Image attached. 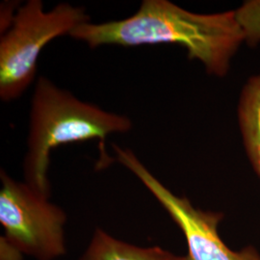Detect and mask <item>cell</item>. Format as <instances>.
<instances>
[{
	"label": "cell",
	"instance_id": "6da1fadb",
	"mask_svg": "<svg viewBox=\"0 0 260 260\" xmlns=\"http://www.w3.org/2000/svg\"><path fill=\"white\" fill-rule=\"evenodd\" d=\"M91 48L115 45L138 47L174 44L185 47L209 75H226L245 36L235 11L216 14L189 12L168 0H144L129 18L100 24L87 22L70 35Z\"/></svg>",
	"mask_w": 260,
	"mask_h": 260
},
{
	"label": "cell",
	"instance_id": "7a4b0ae2",
	"mask_svg": "<svg viewBox=\"0 0 260 260\" xmlns=\"http://www.w3.org/2000/svg\"><path fill=\"white\" fill-rule=\"evenodd\" d=\"M131 127L129 118L84 103L73 93L58 88L47 77L40 76L31 102L24 159L26 183L48 199L50 186L47 175L52 149L62 145L100 140L104 167L111 162L104 149L107 136L127 132Z\"/></svg>",
	"mask_w": 260,
	"mask_h": 260
},
{
	"label": "cell",
	"instance_id": "3957f363",
	"mask_svg": "<svg viewBox=\"0 0 260 260\" xmlns=\"http://www.w3.org/2000/svg\"><path fill=\"white\" fill-rule=\"evenodd\" d=\"M82 7L69 3L45 11L41 0L20 5L12 26L0 40V98L11 102L19 98L34 81L39 56L56 38L71 35L89 22Z\"/></svg>",
	"mask_w": 260,
	"mask_h": 260
},
{
	"label": "cell",
	"instance_id": "277c9868",
	"mask_svg": "<svg viewBox=\"0 0 260 260\" xmlns=\"http://www.w3.org/2000/svg\"><path fill=\"white\" fill-rule=\"evenodd\" d=\"M0 177V223L11 250L39 260H51L64 254V211L48 203L47 198L26 182L11 178L3 170Z\"/></svg>",
	"mask_w": 260,
	"mask_h": 260
},
{
	"label": "cell",
	"instance_id": "5b68a950",
	"mask_svg": "<svg viewBox=\"0 0 260 260\" xmlns=\"http://www.w3.org/2000/svg\"><path fill=\"white\" fill-rule=\"evenodd\" d=\"M113 148L118 161L139 178L184 234L185 260H260V252L253 246L234 251L225 245L218 233L223 213L196 208L187 198L175 195L153 177L131 149L117 145Z\"/></svg>",
	"mask_w": 260,
	"mask_h": 260
},
{
	"label": "cell",
	"instance_id": "8992f818",
	"mask_svg": "<svg viewBox=\"0 0 260 260\" xmlns=\"http://www.w3.org/2000/svg\"><path fill=\"white\" fill-rule=\"evenodd\" d=\"M238 120L247 154L260 177V74L250 78L242 91Z\"/></svg>",
	"mask_w": 260,
	"mask_h": 260
},
{
	"label": "cell",
	"instance_id": "52a82bcc",
	"mask_svg": "<svg viewBox=\"0 0 260 260\" xmlns=\"http://www.w3.org/2000/svg\"><path fill=\"white\" fill-rule=\"evenodd\" d=\"M81 260H185V256H177L159 247L138 248L96 230Z\"/></svg>",
	"mask_w": 260,
	"mask_h": 260
},
{
	"label": "cell",
	"instance_id": "ba28073f",
	"mask_svg": "<svg viewBox=\"0 0 260 260\" xmlns=\"http://www.w3.org/2000/svg\"><path fill=\"white\" fill-rule=\"evenodd\" d=\"M235 17L245 36V41L251 46L260 42V0L246 1L235 11Z\"/></svg>",
	"mask_w": 260,
	"mask_h": 260
},
{
	"label": "cell",
	"instance_id": "9c48e42d",
	"mask_svg": "<svg viewBox=\"0 0 260 260\" xmlns=\"http://www.w3.org/2000/svg\"><path fill=\"white\" fill-rule=\"evenodd\" d=\"M19 2L14 1H5L1 4V13H0V30L1 34H4L12 26L15 17L17 15L16 7Z\"/></svg>",
	"mask_w": 260,
	"mask_h": 260
}]
</instances>
